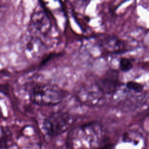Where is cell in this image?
<instances>
[{
  "mask_svg": "<svg viewBox=\"0 0 149 149\" xmlns=\"http://www.w3.org/2000/svg\"><path fill=\"white\" fill-rule=\"evenodd\" d=\"M65 92L56 85L37 83L29 92L30 100L34 104L42 106H52L59 104L63 98Z\"/></svg>",
  "mask_w": 149,
  "mask_h": 149,
  "instance_id": "1",
  "label": "cell"
},
{
  "mask_svg": "<svg viewBox=\"0 0 149 149\" xmlns=\"http://www.w3.org/2000/svg\"><path fill=\"white\" fill-rule=\"evenodd\" d=\"M73 122V118L68 112L58 111L44 119L42 129L47 135L54 137L68 130Z\"/></svg>",
  "mask_w": 149,
  "mask_h": 149,
  "instance_id": "2",
  "label": "cell"
},
{
  "mask_svg": "<svg viewBox=\"0 0 149 149\" xmlns=\"http://www.w3.org/2000/svg\"><path fill=\"white\" fill-rule=\"evenodd\" d=\"M104 94L97 83L84 85L81 87L77 93V98L83 104L94 107L104 102Z\"/></svg>",
  "mask_w": 149,
  "mask_h": 149,
  "instance_id": "3",
  "label": "cell"
},
{
  "mask_svg": "<svg viewBox=\"0 0 149 149\" xmlns=\"http://www.w3.org/2000/svg\"><path fill=\"white\" fill-rule=\"evenodd\" d=\"M24 55L30 59L40 56L45 50V45L41 40L34 34L25 35L20 42Z\"/></svg>",
  "mask_w": 149,
  "mask_h": 149,
  "instance_id": "4",
  "label": "cell"
},
{
  "mask_svg": "<svg viewBox=\"0 0 149 149\" xmlns=\"http://www.w3.org/2000/svg\"><path fill=\"white\" fill-rule=\"evenodd\" d=\"M51 26V21L43 10H37L32 13L29 26L33 34L46 33L49 30Z\"/></svg>",
  "mask_w": 149,
  "mask_h": 149,
  "instance_id": "5",
  "label": "cell"
},
{
  "mask_svg": "<svg viewBox=\"0 0 149 149\" xmlns=\"http://www.w3.org/2000/svg\"><path fill=\"white\" fill-rule=\"evenodd\" d=\"M119 83L118 72L114 69L108 70L97 83L104 94L115 93L119 86Z\"/></svg>",
  "mask_w": 149,
  "mask_h": 149,
  "instance_id": "6",
  "label": "cell"
},
{
  "mask_svg": "<svg viewBox=\"0 0 149 149\" xmlns=\"http://www.w3.org/2000/svg\"><path fill=\"white\" fill-rule=\"evenodd\" d=\"M100 41L102 47L111 53H119L125 50L123 42L115 36L111 35L103 36L101 38Z\"/></svg>",
  "mask_w": 149,
  "mask_h": 149,
  "instance_id": "7",
  "label": "cell"
},
{
  "mask_svg": "<svg viewBox=\"0 0 149 149\" xmlns=\"http://www.w3.org/2000/svg\"><path fill=\"white\" fill-rule=\"evenodd\" d=\"M133 66L132 61L127 58H122L119 62V69L124 72L130 70Z\"/></svg>",
  "mask_w": 149,
  "mask_h": 149,
  "instance_id": "8",
  "label": "cell"
},
{
  "mask_svg": "<svg viewBox=\"0 0 149 149\" xmlns=\"http://www.w3.org/2000/svg\"><path fill=\"white\" fill-rule=\"evenodd\" d=\"M126 87L129 90H132L136 93L141 92L144 88L143 84L133 81H130L127 82L126 84Z\"/></svg>",
  "mask_w": 149,
  "mask_h": 149,
  "instance_id": "9",
  "label": "cell"
},
{
  "mask_svg": "<svg viewBox=\"0 0 149 149\" xmlns=\"http://www.w3.org/2000/svg\"><path fill=\"white\" fill-rule=\"evenodd\" d=\"M9 140V132L5 129L1 127V148L5 147Z\"/></svg>",
  "mask_w": 149,
  "mask_h": 149,
  "instance_id": "10",
  "label": "cell"
},
{
  "mask_svg": "<svg viewBox=\"0 0 149 149\" xmlns=\"http://www.w3.org/2000/svg\"><path fill=\"white\" fill-rule=\"evenodd\" d=\"M113 144L112 143H106L104 145L100 147L99 148H97V149H113Z\"/></svg>",
  "mask_w": 149,
  "mask_h": 149,
  "instance_id": "11",
  "label": "cell"
}]
</instances>
